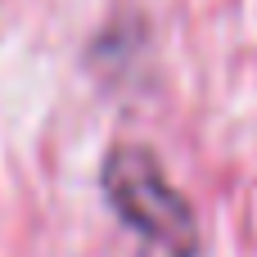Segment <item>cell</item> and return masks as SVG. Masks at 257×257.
Wrapping results in <instances>:
<instances>
[{
	"instance_id": "cell-1",
	"label": "cell",
	"mask_w": 257,
	"mask_h": 257,
	"mask_svg": "<svg viewBox=\"0 0 257 257\" xmlns=\"http://www.w3.org/2000/svg\"><path fill=\"white\" fill-rule=\"evenodd\" d=\"M99 185L117 221L163 257H199V221L185 194L167 181L163 163L145 145H113L99 167Z\"/></svg>"
}]
</instances>
